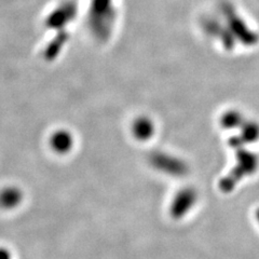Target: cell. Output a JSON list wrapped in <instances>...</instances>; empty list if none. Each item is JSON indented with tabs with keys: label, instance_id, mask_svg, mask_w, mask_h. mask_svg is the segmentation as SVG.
<instances>
[{
	"label": "cell",
	"instance_id": "6da1fadb",
	"mask_svg": "<svg viewBox=\"0 0 259 259\" xmlns=\"http://www.w3.org/2000/svg\"><path fill=\"white\" fill-rule=\"evenodd\" d=\"M22 201V193L19 189L9 188L0 193V205L6 208H12L19 205Z\"/></svg>",
	"mask_w": 259,
	"mask_h": 259
},
{
	"label": "cell",
	"instance_id": "7a4b0ae2",
	"mask_svg": "<svg viewBox=\"0 0 259 259\" xmlns=\"http://www.w3.org/2000/svg\"><path fill=\"white\" fill-rule=\"evenodd\" d=\"M0 259H11V254L9 250L0 248Z\"/></svg>",
	"mask_w": 259,
	"mask_h": 259
}]
</instances>
